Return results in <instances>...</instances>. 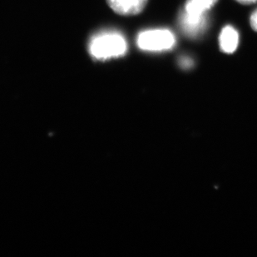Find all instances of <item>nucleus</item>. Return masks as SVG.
I'll list each match as a JSON object with an SVG mask.
<instances>
[{
    "mask_svg": "<svg viewBox=\"0 0 257 257\" xmlns=\"http://www.w3.org/2000/svg\"><path fill=\"white\" fill-rule=\"evenodd\" d=\"M250 26L255 32H257V9L250 15Z\"/></svg>",
    "mask_w": 257,
    "mask_h": 257,
    "instance_id": "nucleus-7",
    "label": "nucleus"
},
{
    "mask_svg": "<svg viewBox=\"0 0 257 257\" xmlns=\"http://www.w3.org/2000/svg\"><path fill=\"white\" fill-rule=\"evenodd\" d=\"M193 64H194V62L190 57H181L179 59V65L184 69H189V68H192Z\"/></svg>",
    "mask_w": 257,
    "mask_h": 257,
    "instance_id": "nucleus-6",
    "label": "nucleus"
},
{
    "mask_svg": "<svg viewBox=\"0 0 257 257\" xmlns=\"http://www.w3.org/2000/svg\"><path fill=\"white\" fill-rule=\"evenodd\" d=\"M109 7L117 15L131 16L140 14L148 0H107Z\"/></svg>",
    "mask_w": 257,
    "mask_h": 257,
    "instance_id": "nucleus-4",
    "label": "nucleus"
},
{
    "mask_svg": "<svg viewBox=\"0 0 257 257\" xmlns=\"http://www.w3.org/2000/svg\"><path fill=\"white\" fill-rule=\"evenodd\" d=\"M236 1L241 5H253V4L257 3V0H236Z\"/></svg>",
    "mask_w": 257,
    "mask_h": 257,
    "instance_id": "nucleus-8",
    "label": "nucleus"
},
{
    "mask_svg": "<svg viewBox=\"0 0 257 257\" xmlns=\"http://www.w3.org/2000/svg\"><path fill=\"white\" fill-rule=\"evenodd\" d=\"M219 44L221 51L225 54H233L239 44V34L235 28L227 25L221 30L219 37Z\"/></svg>",
    "mask_w": 257,
    "mask_h": 257,
    "instance_id": "nucleus-5",
    "label": "nucleus"
},
{
    "mask_svg": "<svg viewBox=\"0 0 257 257\" xmlns=\"http://www.w3.org/2000/svg\"><path fill=\"white\" fill-rule=\"evenodd\" d=\"M217 2L218 0H187L179 17L182 31L192 39L202 35L208 25L207 13Z\"/></svg>",
    "mask_w": 257,
    "mask_h": 257,
    "instance_id": "nucleus-1",
    "label": "nucleus"
},
{
    "mask_svg": "<svg viewBox=\"0 0 257 257\" xmlns=\"http://www.w3.org/2000/svg\"><path fill=\"white\" fill-rule=\"evenodd\" d=\"M176 44L175 34L168 29L144 30L137 38V45L143 51H168L173 49Z\"/></svg>",
    "mask_w": 257,
    "mask_h": 257,
    "instance_id": "nucleus-3",
    "label": "nucleus"
},
{
    "mask_svg": "<svg viewBox=\"0 0 257 257\" xmlns=\"http://www.w3.org/2000/svg\"><path fill=\"white\" fill-rule=\"evenodd\" d=\"M126 51V40L118 32H101L93 35L88 43L90 55L97 60L106 61L122 57Z\"/></svg>",
    "mask_w": 257,
    "mask_h": 257,
    "instance_id": "nucleus-2",
    "label": "nucleus"
}]
</instances>
